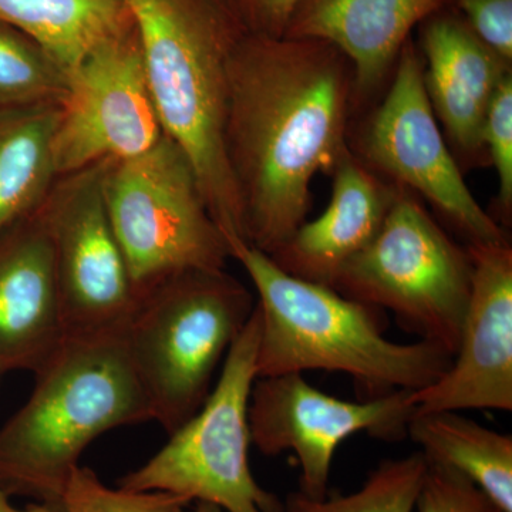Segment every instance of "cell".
Instances as JSON below:
<instances>
[{"instance_id": "cell-16", "label": "cell", "mask_w": 512, "mask_h": 512, "mask_svg": "<svg viewBox=\"0 0 512 512\" xmlns=\"http://www.w3.org/2000/svg\"><path fill=\"white\" fill-rule=\"evenodd\" d=\"M333 173L328 208L316 220L303 222L271 255L289 275L328 286L340 268L375 239L397 192L349 151Z\"/></svg>"}, {"instance_id": "cell-6", "label": "cell", "mask_w": 512, "mask_h": 512, "mask_svg": "<svg viewBox=\"0 0 512 512\" xmlns=\"http://www.w3.org/2000/svg\"><path fill=\"white\" fill-rule=\"evenodd\" d=\"M473 281L468 249L448 238L412 195L397 190L375 239L340 268L335 291L389 309L421 340L454 357Z\"/></svg>"}, {"instance_id": "cell-12", "label": "cell", "mask_w": 512, "mask_h": 512, "mask_svg": "<svg viewBox=\"0 0 512 512\" xmlns=\"http://www.w3.org/2000/svg\"><path fill=\"white\" fill-rule=\"evenodd\" d=\"M412 390H394L367 402L320 392L302 373L258 377L249 397L251 443L265 456L292 451L301 468L299 493L328 497L330 468L340 444L367 433L386 441L407 436Z\"/></svg>"}, {"instance_id": "cell-3", "label": "cell", "mask_w": 512, "mask_h": 512, "mask_svg": "<svg viewBox=\"0 0 512 512\" xmlns=\"http://www.w3.org/2000/svg\"><path fill=\"white\" fill-rule=\"evenodd\" d=\"M245 269L261 312L258 377L342 372L375 397L424 389L447 372L453 356L433 343H396L383 336L377 308L332 286L289 275L245 239L228 242Z\"/></svg>"}, {"instance_id": "cell-7", "label": "cell", "mask_w": 512, "mask_h": 512, "mask_svg": "<svg viewBox=\"0 0 512 512\" xmlns=\"http://www.w3.org/2000/svg\"><path fill=\"white\" fill-rule=\"evenodd\" d=\"M101 192L137 292L192 269H225L227 241L191 161L164 136L140 156L104 161Z\"/></svg>"}, {"instance_id": "cell-26", "label": "cell", "mask_w": 512, "mask_h": 512, "mask_svg": "<svg viewBox=\"0 0 512 512\" xmlns=\"http://www.w3.org/2000/svg\"><path fill=\"white\" fill-rule=\"evenodd\" d=\"M468 28L505 62L512 60V0H458Z\"/></svg>"}, {"instance_id": "cell-13", "label": "cell", "mask_w": 512, "mask_h": 512, "mask_svg": "<svg viewBox=\"0 0 512 512\" xmlns=\"http://www.w3.org/2000/svg\"><path fill=\"white\" fill-rule=\"evenodd\" d=\"M467 249L473 281L460 343L447 372L410 393L413 414L512 410V249Z\"/></svg>"}, {"instance_id": "cell-10", "label": "cell", "mask_w": 512, "mask_h": 512, "mask_svg": "<svg viewBox=\"0 0 512 512\" xmlns=\"http://www.w3.org/2000/svg\"><path fill=\"white\" fill-rule=\"evenodd\" d=\"M103 165L57 178L40 205L66 338L121 335L138 302L104 204Z\"/></svg>"}, {"instance_id": "cell-29", "label": "cell", "mask_w": 512, "mask_h": 512, "mask_svg": "<svg viewBox=\"0 0 512 512\" xmlns=\"http://www.w3.org/2000/svg\"><path fill=\"white\" fill-rule=\"evenodd\" d=\"M184 512H224L221 508H218L217 505L208 504V503H197L191 511Z\"/></svg>"}, {"instance_id": "cell-18", "label": "cell", "mask_w": 512, "mask_h": 512, "mask_svg": "<svg viewBox=\"0 0 512 512\" xmlns=\"http://www.w3.org/2000/svg\"><path fill=\"white\" fill-rule=\"evenodd\" d=\"M407 436L427 461L476 484L501 512H512V436L458 412L413 414Z\"/></svg>"}, {"instance_id": "cell-17", "label": "cell", "mask_w": 512, "mask_h": 512, "mask_svg": "<svg viewBox=\"0 0 512 512\" xmlns=\"http://www.w3.org/2000/svg\"><path fill=\"white\" fill-rule=\"evenodd\" d=\"M424 86L437 120L458 150H483V128L510 63L454 18L431 20L423 32Z\"/></svg>"}, {"instance_id": "cell-28", "label": "cell", "mask_w": 512, "mask_h": 512, "mask_svg": "<svg viewBox=\"0 0 512 512\" xmlns=\"http://www.w3.org/2000/svg\"><path fill=\"white\" fill-rule=\"evenodd\" d=\"M10 498L12 497L0 488V512H62L60 507L45 503L32 504L25 510H20L10 503Z\"/></svg>"}, {"instance_id": "cell-25", "label": "cell", "mask_w": 512, "mask_h": 512, "mask_svg": "<svg viewBox=\"0 0 512 512\" xmlns=\"http://www.w3.org/2000/svg\"><path fill=\"white\" fill-rule=\"evenodd\" d=\"M414 511L501 512L476 484L457 471L430 461Z\"/></svg>"}, {"instance_id": "cell-4", "label": "cell", "mask_w": 512, "mask_h": 512, "mask_svg": "<svg viewBox=\"0 0 512 512\" xmlns=\"http://www.w3.org/2000/svg\"><path fill=\"white\" fill-rule=\"evenodd\" d=\"M29 399L0 426V488L59 507L80 457L101 434L153 421L124 333L66 338Z\"/></svg>"}, {"instance_id": "cell-2", "label": "cell", "mask_w": 512, "mask_h": 512, "mask_svg": "<svg viewBox=\"0 0 512 512\" xmlns=\"http://www.w3.org/2000/svg\"><path fill=\"white\" fill-rule=\"evenodd\" d=\"M143 50L148 86L165 136L191 161L227 244L245 239L229 167V63L244 36L228 0H124Z\"/></svg>"}, {"instance_id": "cell-15", "label": "cell", "mask_w": 512, "mask_h": 512, "mask_svg": "<svg viewBox=\"0 0 512 512\" xmlns=\"http://www.w3.org/2000/svg\"><path fill=\"white\" fill-rule=\"evenodd\" d=\"M448 0H302L284 37L329 43L349 60L353 99L386 79L414 26Z\"/></svg>"}, {"instance_id": "cell-24", "label": "cell", "mask_w": 512, "mask_h": 512, "mask_svg": "<svg viewBox=\"0 0 512 512\" xmlns=\"http://www.w3.org/2000/svg\"><path fill=\"white\" fill-rule=\"evenodd\" d=\"M483 147L497 171L501 220L510 221L512 208V77L505 76L487 111Z\"/></svg>"}, {"instance_id": "cell-22", "label": "cell", "mask_w": 512, "mask_h": 512, "mask_svg": "<svg viewBox=\"0 0 512 512\" xmlns=\"http://www.w3.org/2000/svg\"><path fill=\"white\" fill-rule=\"evenodd\" d=\"M67 73L36 42L0 22V111L60 103Z\"/></svg>"}, {"instance_id": "cell-19", "label": "cell", "mask_w": 512, "mask_h": 512, "mask_svg": "<svg viewBox=\"0 0 512 512\" xmlns=\"http://www.w3.org/2000/svg\"><path fill=\"white\" fill-rule=\"evenodd\" d=\"M59 103L0 111V237L33 214L57 180L52 137Z\"/></svg>"}, {"instance_id": "cell-23", "label": "cell", "mask_w": 512, "mask_h": 512, "mask_svg": "<svg viewBox=\"0 0 512 512\" xmlns=\"http://www.w3.org/2000/svg\"><path fill=\"white\" fill-rule=\"evenodd\" d=\"M190 501L157 491H130L101 483L89 467L73 471L62 498V512H184Z\"/></svg>"}, {"instance_id": "cell-8", "label": "cell", "mask_w": 512, "mask_h": 512, "mask_svg": "<svg viewBox=\"0 0 512 512\" xmlns=\"http://www.w3.org/2000/svg\"><path fill=\"white\" fill-rule=\"evenodd\" d=\"M261 326L255 305L201 409L146 464L121 477L120 488L178 495L225 512H285V504L256 483L249 466L248 406L258 379Z\"/></svg>"}, {"instance_id": "cell-5", "label": "cell", "mask_w": 512, "mask_h": 512, "mask_svg": "<svg viewBox=\"0 0 512 512\" xmlns=\"http://www.w3.org/2000/svg\"><path fill=\"white\" fill-rule=\"evenodd\" d=\"M256 301L225 269H192L138 293L124 343L153 421L180 429L210 396L212 377L245 328Z\"/></svg>"}, {"instance_id": "cell-11", "label": "cell", "mask_w": 512, "mask_h": 512, "mask_svg": "<svg viewBox=\"0 0 512 512\" xmlns=\"http://www.w3.org/2000/svg\"><path fill=\"white\" fill-rule=\"evenodd\" d=\"M363 157L375 170L430 201L466 238L468 247L507 242L464 181L441 134L424 86L423 60L407 40L389 92L370 117Z\"/></svg>"}, {"instance_id": "cell-14", "label": "cell", "mask_w": 512, "mask_h": 512, "mask_svg": "<svg viewBox=\"0 0 512 512\" xmlns=\"http://www.w3.org/2000/svg\"><path fill=\"white\" fill-rule=\"evenodd\" d=\"M64 339L55 256L39 207L0 237V375L37 372Z\"/></svg>"}, {"instance_id": "cell-9", "label": "cell", "mask_w": 512, "mask_h": 512, "mask_svg": "<svg viewBox=\"0 0 512 512\" xmlns=\"http://www.w3.org/2000/svg\"><path fill=\"white\" fill-rule=\"evenodd\" d=\"M164 136L136 25L101 42L67 73L52 137L57 178L140 156Z\"/></svg>"}, {"instance_id": "cell-27", "label": "cell", "mask_w": 512, "mask_h": 512, "mask_svg": "<svg viewBox=\"0 0 512 512\" xmlns=\"http://www.w3.org/2000/svg\"><path fill=\"white\" fill-rule=\"evenodd\" d=\"M301 2L302 0H229L228 3L245 32L281 39Z\"/></svg>"}, {"instance_id": "cell-21", "label": "cell", "mask_w": 512, "mask_h": 512, "mask_svg": "<svg viewBox=\"0 0 512 512\" xmlns=\"http://www.w3.org/2000/svg\"><path fill=\"white\" fill-rule=\"evenodd\" d=\"M427 468L421 451L386 460L356 493L312 500L296 491L286 498L285 512H414Z\"/></svg>"}, {"instance_id": "cell-20", "label": "cell", "mask_w": 512, "mask_h": 512, "mask_svg": "<svg viewBox=\"0 0 512 512\" xmlns=\"http://www.w3.org/2000/svg\"><path fill=\"white\" fill-rule=\"evenodd\" d=\"M0 22L28 36L69 73L133 18L124 0H0Z\"/></svg>"}, {"instance_id": "cell-1", "label": "cell", "mask_w": 512, "mask_h": 512, "mask_svg": "<svg viewBox=\"0 0 512 512\" xmlns=\"http://www.w3.org/2000/svg\"><path fill=\"white\" fill-rule=\"evenodd\" d=\"M228 90L225 144L247 241L271 256L305 222L315 175L349 151L352 66L329 43L245 32Z\"/></svg>"}]
</instances>
